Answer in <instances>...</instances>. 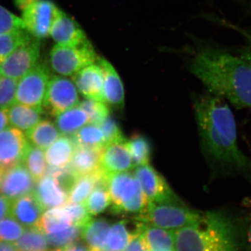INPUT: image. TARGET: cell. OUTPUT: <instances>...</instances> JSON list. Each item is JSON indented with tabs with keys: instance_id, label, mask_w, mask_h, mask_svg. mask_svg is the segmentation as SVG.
Here are the masks:
<instances>
[{
	"instance_id": "6da1fadb",
	"label": "cell",
	"mask_w": 251,
	"mask_h": 251,
	"mask_svg": "<svg viewBox=\"0 0 251 251\" xmlns=\"http://www.w3.org/2000/svg\"><path fill=\"white\" fill-rule=\"evenodd\" d=\"M194 108L203 151L216 174L251 182V158L239 147L235 119L224 99L201 96Z\"/></svg>"
},
{
	"instance_id": "7a4b0ae2",
	"label": "cell",
	"mask_w": 251,
	"mask_h": 251,
	"mask_svg": "<svg viewBox=\"0 0 251 251\" xmlns=\"http://www.w3.org/2000/svg\"><path fill=\"white\" fill-rule=\"evenodd\" d=\"M188 67L210 94L236 108H251V65L242 57L205 46L196 52Z\"/></svg>"
},
{
	"instance_id": "3957f363",
	"label": "cell",
	"mask_w": 251,
	"mask_h": 251,
	"mask_svg": "<svg viewBox=\"0 0 251 251\" xmlns=\"http://www.w3.org/2000/svg\"><path fill=\"white\" fill-rule=\"evenodd\" d=\"M243 229L227 211L201 212L196 222L175 231V251H247Z\"/></svg>"
},
{
	"instance_id": "277c9868",
	"label": "cell",
	"mask_w": 251,
	"mask_h": 251,
	"mask_svg": "<svg viewBox=\"0 0 251 251\" xmlns=\"http://www.w3.org/2000/svg\"><path fill=\"white\" fill-rule=\"evenodd\" d=\"M201 213L188 207L176 197L162 202H148L135 220L168 230H177L196 222Z\"/></svg>"
},
{
	"instance_id": "5b68a950",
	"label": "cell",
	"mask_w": 251,
	"mask_h": 251,
	"mask_svg": "<svg viewBox=\"0 0 251 251\" xmlns=\"http://www.w3.org/2000/svg\"><path fill=\"white\" fill-rule=\"evenodd\" d=\"M105 185L111 200L112 211L116 214L138 215L146 207L148 200L134 174L123 172L107 175Z\"/></svg>"
},
{
	"instance_id": "8992f818",
	"label": "cell",
	"mask_w": 251,
	"mask_h": 251,
	"mask_svg": "<svg viewBox=\"0 0 251 251\" xmlns=\"http://www.w3.org/2000/svg\"><path fill=\"white\" fill-rule=\"evenodd\" d=\"M98 57L88 40L74 46L55 44L51 50L50 63L51 69L59 75L73 76L81 69L97 62Z\"/></svg>"
},
{
	"instance_id": "52a82bcc",
	"label": "cell",
	"mask_w": 251,
	"mask_h": 251,
	"mask_svg": "<svg viewBox=\"0 0 251 251\" xmlns=\"http://www.w3.org/2000/svg\"><path fill=\"white\" fill-rule=\"evenodd\" d=\"M52 77L50 69L44 62H39L18 80L16 103L42 108L49 82Z\"/></svg>"
},
{
	"instance_id": "ba28073f",
	"label": "cell",
	"mask_w": 251,
	"mask_h": 251,
	"mask_svg": "<svg viewBox=\"0 0 251 251\" xmlns=\"http://www.w3.org/2000/svg\"><path fill=\"white\" fill-rule=\"evenodd\" d=\"M79 103L80 99L74 81L62 75H52L42 105L45 112L56 117Z\"/></svg>"
},
{
	"instance_id": "9c48e42d",
	"label": "cell",
	"mask_w": 251,
	"mask_h": 251,
	"mask_svg": "<svg viewBox=\"0 0 251 251\" xmlns=\"http://www.w3.org/2000/svg\"><path fill=\"white\" fill-rule=\"evenodd\" d=\"M40 54V41L31 38L0 64L2 75L20 80L39 63Z\"/></svg>"
},
{
	"instance_id": "30bf717a",
	"label": "cell",
	"mask_w": 251,
	"mask_h": 251,
	"mask_svg": "<svg viewBox=\"0 0 251 251\" xmlns=\"http://www.w3.org/2000/svg\"><path fill=\"white\" fill-rule=\"evenodd\" d=\"M58 9L51 0H36L22 11L25 29L35 39L47 38Z\"/></svg>"
},
{
	"instance_id": "8fae6325",
	"label": "cell",
	"mask_w": 251,
	"mask_h": 251,
	"mask_svg": "<svg viewBox=\"0 0 251 251\" xmlns=\"http://www.w3.org/2000/svg\"><path fill=\"white\" fill-rule=\"evenodd\" d=\"M134 175L148 202H162L178 197L166 179L150 164L135 167Z\"/></svg>"
},
{
	"instance_id": "7c38bea8",
	"label": "cell",
	"mask_w": 251,
	"mask_h": 251,
	"mask_svg": "<svg viewBox=\"0 0 251 251\" xmlns=\"http://www.w3.org/2000/svg\"><path fill=\"white\" fill-rule=\"evenodd\" d=\"M29 142L23 132L8 127L0 132V168L6 171L22 163Z\"/></svg>"
},
{
	"instance_id": "4fadbf2b",
	"label": "cell",
	"mask_w": 251,
	"mask_h": 251,
	"mask_svg": "<svg viewBox=\"0 0 251 251\" xmlns=\"http://www.w3.org/2000/svg\"><path fill=\"white\" fill-rule=\"evenodd\" d=\"M36 181L22 163L5 171L0 194L12 201L33 192Z\"/></svg>"
},
{
	"instance_id": "5bb4252c",
	"label": "cell",
	"mask_w": 251,
	"mask_h": 251,
	"mask_svg": "<svg viewBox=\"0 0 251 251\" xmlns=\"http://www.w3.org/2000/svg\"><path fill=\"white\" fill-rule=\"evenodd\" d=\"M50 35L57 45H80L88 39L78 23L62 10L58 9Z\"/></svg>"
},
{
	"instance_id": "9a60e30c",
	"label": "cell",
	"mask_w": 251,
	"mask_h": 251,
	"mask_svg": "<svg viewBox=\"0 0 251 251\" xmlns=\"http://www.w3.org/2000/svg\"><path fill=\"white\" fill-rule=\"evenodd\" d=\"M126 141L105 145L100 150V170L105 176L128 172L135 168Z\"/></svg>"
},
{
	"instance_id": "2e32d148",
	"label": "cell",
	"mask_w": 251,
	"mask_h": 251,
	"mask_svg": "<svg viewBox=\"0 0 251 251\" xmlns=\"http://www.w3.org/2000/svg\"><path fill=\"white\" fill-rule=\"evenodd\" d=\"M36 183L32 193L43 210L67 204L68 192L57 178L47 174Z\"/></svg>"
},
{
	"instance_id": "e0dca14e",
	"label": "cell",
	"mask_w": 251,
	"mask_h": 251,
	"mask_svg": "<svg viewBox=\"0 0 251 251\" xmlns=\"http://www.w3.org/2000/svg\"><path fill=\"white\" fill-rule=\"evenodd\" d=\"M73 80L85 98L104 101L103 71L98 63L90 64L73 75Z\"/></svg>"
},
{
	"instance_id": "ac0fdd59",
	"label": "cell",
	"mask_w": 251,
	"mask_h": 251,
	"mask_svg": "<svg viewBox=\"0 0 251 251\" xmlns=\"http://www.w3.org/2000/svg\"><path fill=\"white\" fill-rule=\"evenodd\" d=\"M97 62L103 71L104 101L113 108L122 109L125 105V90L118 73L107 59L99 57Z\"/></svg>"
},
{
	"instance_id": "d6986e66",
	"label": "cell",
	"mask_w": 251,
	"mask_h": 251,
	"mask_svg": "<svg viewBox=\"0 0 251 251\" xmlns=\"http://www.w3.org/2000/svg\"><path fill=\"white\" fill-rule=\"evenodd\" d=\"M44 211L31 193L11 201L9 216L23 227L30 228L36 227Z\"/></svg>"
},
{
	"instance_id": "ffe728a7",
	"label": "cell",
	"mask_w": 251,
	"mask_h": 251,
	"mask_svg": "<svg viewBox=\"0 0 251 251\" xmlns=\"http://www.w3.org/2000/svg\"><path fill=\"white\" fill-rule=\"evenodd\" d=\"M141 226L140 221L130 223L126 220L112 225L107 237L105 251H123L130 241L140 233Z\"/></svg>"
},
{
	"instance_id": "44dd1931",
	"label": "cell",
	"mask_w": 251,
	"mask_h": 251,
	"mask_svg": "<svg viewBox=\"0 0 251 251\" xmlns=\"http://www.w3.org/2000/svg\"><path fill=\"white\" fill-rule=\"evenodd\" d=\"M100 150L75 145V151L69 166L75 176L100 171Z\"/></svg>"
},
{
	"instance_id": "7402d4cb",
	"label": "cell",
	"mask_w": 251,
	"mask_h": 251,
	"mask_svg": "<svg viewBox=\"0 0 251 251\" xmlns=\"http://www.w3.org/2000/svg\"><path fill=\"white\" fill-rule=\"evenodd\" d=\"M175 231L142 223L140 234L148 251H175Z\"/></svg>"
},
{
	"instance_id": "603a6c76",
	"label": "cell",
	"mask_w": 251,
	"mask_h": 251,
	"mask_svg": "<svg viewBox=\"0 0 251 251\" xmlns=\"http://www.w3.org/2000/svg\"><path fill=\"white\" fill-rule=\"evenodd\" d=\"M46 150V158L49 166L53 168H64L72 161L75 144L72 137L62 135Z\"/></svg>"
},
{
	"instance_id": "cb8c5ba5",
	"label": "cell",
	"mask_w": 251,
	"mask_h": 251,
	"mask_svg": "<svg viewBox=\"0 0 251 251\" xmlns=\"http://www.w3.org/2000/svg\"><path fill=\"white\" fill-rule=\"evenodd\" d=\"M42 108H34L15 103L7 108L10 125L25 133L41 120Z\"/></svg>"
},
{
	"instance_id": "d4e9b609",
	"label": "cell",
	"mask_w": 251,
	"mask_h": 251,
	"mask_svg": "<svg viewBox=\"0 0 251 251\" xmlns=\"http://www.w3.org/2000/svg\"><path fill=\"white\" fill-rule=\"evenodd\" d=\"M110 226L107 220L92 219L81 229V237L92 251H105Z\"/></svg>"
},
{
	"instance_id": "484cf974",
	"label": "cell",
	"mask_w": 251,
	"mask_h": 251,
	"mask_svg": "<svg viewBox=\"0 0 251 251\" xmlns=\"http://www.w3.org/2000/svg\"><path fill=\"white\" fill-rule=\"evenodd\" d=\"M104 178L105 175L100 170L92 174L77 176L68 191L67 203L80 204L85 202L95 186Z\"/></svg>"
},
{
	"instance_id": "4316f807",
	"label": "cell",
	"mask_w": 251,
	"mask_h": 251,
	"mask_svg": "<svg viewBox=\"0 0 251 251\" xmlns=\"http://www.w3.org/2000/svg\"><path fill=\"white\" fill-rule=\"evenodd\" d=\"M90 123L87 113L79 105L56 116L55 125L62 135L72 137L84 126Z\"/></svg>"
},
{
	"instance_id": "83f0119b",
	"label": "cell",
	"mask_w": 251,
	"mask_h": 251,
	"mask_svg": "<svg viewBox=\"0 0 251 251\" xmlns=\"http://www.w3.org/2000/svg\"><path fill=\"white\" fill-rule=\"evenodd\" d=\"M72 226V221L69 213L64 206H58L49 209L43 214L36 227L43 233L49 234L61 232Z\"/></svg>"
},
{
	"instance_id": "f1b7e54d",
	"label": "cell",
	"mask_w": 251,
	"mask_h": 251,
	"mask_svg": "<svg viewBox=\"0 0 251 251\" xmlns=\"http://www.w3.org/2000/svg\"><path fill=\"white\" fill-rule=\"evenodd\" d=\"M25 134L29 143L44 150L49 148L60 136L55 124L49 120H41L25 132Z\"/></svg>"
},
{
	"instance_id": "f546056e",
	"label": "cell",
	"mask_w": 251,
	"mask_h": 251,
	"mask_svg": "<svg viewBox=\"0 0 251 251\" xmlns=\"http://www.w3.org/2000/svg\"><path fill=\"white\" fill-rule=\"evenodd\" d=\"M22 163L27 168L36 182L45 176L47 172V161L44 150L29 143Z\"/></svg>"
},
{
	"instance_id": "4dcf8cb0",
	"label": "cell",
	"mask_w": 251,
	"mask_h": 251,
	"mask_svg": "<svg viewBox=\"0 0 251 251\" xmlns=\"http://www.w3.org/2000/svg\"><path fill=\"white\" fill-rule=\"evenodd\" d=\"M82 204L92 216L101 214L111 205V200L105 185V176L95 186Z\"/></svg>"
},
{
	"instance_id": "1f68e13d",
	"label": "cell",
	"mask_w": 251,
	"mask_h": 251,
	"mask_svg": "<svg viewBox=\"0 0 251 251\" xmlns=\"http://www.w3.org/2000/svg\"><path fill=\"white\" fill-rule=\"evenodd\" d=\"M75 145L101 150L105 146V138L99 125L87 124L72 136Z\"/></svg>"
},
{
	"instance_id": "d6a6232c",
	"label": "cell",
	"mask_w": 251,
	"mask_h": 251,
	"mask_svg": "<svg viewBox=\"0 0 251 251\" xmlns=\"http://www.w3.org/2000/svg\"><path fill=\"white\" fill-rule=\"evenodd\" d=\"M33 36L24 28L0 34V64Z\"/></svg>"
},
{
	"instance_id": "836d02e7",
	"label": "cell",
	"mask_w": 251,
	"mask_h": 251,
	"mask_svg": "<svg viewBox=\"0 0 251 251\" xmlns=\"http://www.w3.org/2000/svg\"><path fill=\"white\" fill-rule=\"evenodd\" d=\"M14 244L18 251H49L47 239L36 227L28 228Z\"/></svg>"
},
{
	"instance_id": "e575fe53",
	"label": "cell",
	"mask_w": 251,
	"mask_h": 251,
	"mask_svg": "<svg viewBox=\"0 0 251 251\" xmlns=\"http://www.w3.org/2000/svg\"><path fill=\"white\" fill-rule=\"evenodd\" d=\"M125 144L135 168L149 164L151 157V145L147 138L143 135H134L130 139L126 140Z\"/></svg>"
},
{
	"instance_id": "d590c367",
	"label": "cell",
	"mask_w": 251,
	"mask_h": 251,
	"mask_svg": "<svg viewBox=\"0 0 251 251\" xmlns=\"http://www.w3.org/2000/svg\"><path fill=\"white\" fill-rule=\"evenodd\" d=\"M78 105L87 113L90 123L94 125H100L110 115V110L105 102L86 98Z\"/></svg>"
},
{
	"instance_id": "8d00e7d4",
	"label": "cell",
	"mask_w": 251,
	"mask_h": 251,
	"mask_svg": "<svg viewBox=\"0 0 251 251\" xmlns=\"http://www.w3.org/2000/svg\"><path fill=\"white\" fill-rule=\"evenodd\" d=\"M80 237L81 228L75 226H72L69 228L57 233L48 234L46 239L50 247L64 249L76 242Z\"/></svg>"
},
{
	"instance_id": "74e56055",
	"label": "cell",
	"mask_w": 251,
	"mask_h": 251,
	"mask_svg": "<svg viewBox=\"0 0 251 251\" xmlns=\"http://www.w3.org/2000/svg\"><path fill=\"white\" fill-rule=\"evenodd\" d=\"M24 232L25 227L12 216H6L0 221V242H15Z\"/></svg>"
},
{
	"instance_id": "f35d334b",
	"label": "cell",
	"mask_w": 251,
	"mask_h": 251,
	"mask_svg": "<svg viewBox=\"0 0 251 251\" xmlns=\"http://www.w3.org/2000/svg\"><path fill=\"white\" fill-rule=\"evenodd\" d=\"M18 80L2 75L0 78V108L7 109L16 103Z\"/></svg>"
},
{
	"instance_id": "ab89813d",
	"label": "cell",
	"mask_w": 251,
	"mask_h": 251,
	"mask_svg": "<svg viewBox=\"0 0 251 251\" xmlns=\"http://www.w3.org/2000/svg\"><path fill=\"white\" fill-rule=\"evenodd\" d=\"M105 138V145L115 143H124L126 140L118 124L110 115L99 125Z\"/></svg>"
},
{
	"instance_id": "60d3db41",
	"label": "cell",
	"mask_w": 251,
	"mask_h": 251,
	"mask_svg": "<svg viewBox=\"0 0 251 251\" xmlns=\"http://www.w3.org/2000/svg\"><path fill=\"white\" fill-rule=\"evenodd\" d=\"M69 213L72 221L73 226L82 229L92 219V216L86 210L82 203L80 204H70L67 203L63 206Z\"/></svg>"
},
{
	"instance_id": "b9f144b4",
	"label": "cell",
	"mask_w": 251,
	"mask_h": 251,
	"mask_svg": "<svg viewBox=\"0 0 251 251\" xmlns=\"http://www.w3.org/2000/svg\"><path fill=\"white\" fill-rule=\"evenodd\" d=\"M21 28L25 29L23 20L0 6V34Z\"/></svg>"
},
{
	"instance_id": "7bdbcfd3",
	"label": "cell",
	"mask_w": 251,
	"mask_h": 251,
	"mask_svg": "<svg viewBox=\"0 0 251 251\" xmlns=\"http://www.w3.org/2000/svg\"><path fill=\"white\" fill-rule=\"evenodd\" d=\"M123 251H148L141 234L133 238Z\"/></svg>"
},
{
	"instance_id": "ee69618b",
	"label": "cell",
	"mask_w": 251,
	"mask_h": 251,
	"mask_svg": "<svg viewBox=\"0 0 251 251\" xmlns=\"http://www.w3.org/2000/svg\"><path fill=\"white\" fill-rule=\"evenodd\" d=\"M11 201L0 194V221L10 215Z\"/></svg>"
},
{
	"instance_id": "f6af8a7d",
	"label": "cell",
	"mask_w": 251,
	"mask_h": 251,
	"mask_svg": "<svg viewBox=\"0 0 251 251\" xmlns=\"http://www.w3.org/2000/svg\"><path fill=\"white\" fill-rule=\"evenodd\" d=\"M246 251H251V219L249 220L246 229H244Z\"/></svg>"
},
{
	"instance_id": "bcb514c9",
	"label": "cell",
	"mask_w": 251,
	"mask_h": 251,
	"mask_svg": "<svg viewBox=\"0 0 251 251\" xmlns=\"http://www.w3.org/2000/svg\"><path fill=\"white\" fill-rule=\"evenodd\" d=\"M9 124L7 109L0 108V132L6 128Z\"/></svg>"
},
{
	"instance_id": "7dc6e473",
	"label": "cell",
	"mask_w": 251,
	"mask_h": 251,
	"mask_svg": "<svg viewBox=\"0 0 251 251\" xmlns=\"http://www.w3.org/2000/svg\"><path fill=\"white\" fill-rule=\"evenodd\" d=\"M63 250L64 251H92L88 247H85V246L77 244V243H74V244L64 248Z\"/></svg>"
},
{
	"instance_id": "c3c4849f",
	"label": "cell",
	"mask_w": 251,
	"mask_h": 251,
	"mask_svg": "<svg viewBox=\"0 0 251 251\" xmlns=\"http://www.w3.org/2000/svg\"><path fill=\"white\" fill-rule=\"evenodd\" d=\"M35 1L36 0H14V3L16 7L23 11Z\"/></svg>"
},
{
	"instance_id": "681fc988",
	"label": "cell",
	"mask_w": 251,
	"mask_h": 251,
	"mask_svg": "<svg viewBox=\"0 0 251 251\" xmlns=\"http://www.w3.org/2000/svg\"><path fill=\"white\" fill-rule=\"evenodd\" d=\"M0 251H18L14 244L0 242Z\"/></svg>"
},
{
	"instance_id": "f907efd6",
	"label": "cell",
	"mask_w": 251,
	"mask_h": 251,
	"mask_svg": "<svg viewBox=\"0 0 251 251\" xmlns=\"http://www.w3.org/2000/svg\"><path fill=\"white\" fill-rule=\"evenodd\" d=\"M240 57L249 62L251 65V45L247 48L244 50L242 51Z\"/></svg>"
},
{
	"instance_id": "816d5d0a",
	"label": "cell",
	"mask_w": 251,
	"mask_h": 251,
	"mask_svg": "<svg viewBox=\"0 0 251 251\" xmlns=\"http://www.w3.org/2000/svg\"><path fill=\"white\" fill-rule=\"evenodd\" d=\"M4 171L0 168V186H1V182H2L3 176H4Z\"/></svg>"
},
{
	"instance_id": "f5cc1de1",
	"label": "cell",
	"mask_w": 251,
	"mask_h": 251,
	"mask_svg": "<svg viewBox=\"0 0 251 251\" xmlns=\"http://www.w3.org/2000/svg\"><path fill=\"white\" fill-rule=\"evenodd\" d=\"M2 76V72H1V64H0V78Z\"/></svg>"
},
{
	"instance_id": "db71d44e",
	"label": "cell",
	"mask_w": 251,
	"mask_h": 251,
	"mask_svg": "<svg viewBox=\"0 0 251 251\" xmlns=\"http://www.w3.org/2000/svg\"><path fill=\"white\" fill-rule=\"evenodd\" d=\"M52 251H64V250H63V249H57L56 250Z\"/></svg>"
}]
</instances>
